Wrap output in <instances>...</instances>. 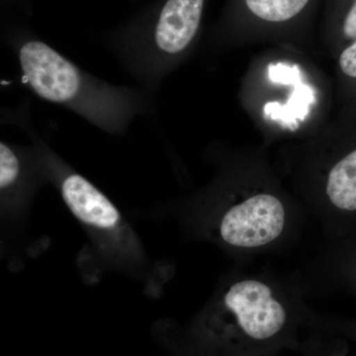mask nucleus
Wrapping results in <instances>:
<instances>
[{
	"label": "nucleus",
	"mask_w": 356,
	"mask_h": 356,
	"mask_svg": "<svg viewBox=\"0 0 356 356\" xmlns=\"http://www.w3.org/2000/svg\"><path fill=\"white\" fill-rule=\"evenodd\" d=\"M44 179L53 182L77 221L90 232L100 245L130 254L137 252V238L120 211L88 179L70 168L42 140H35Z\"/></svg>",
	"instance_id": "nucleus-5"
},
{
	"label": "nucleus",
	"mask_w": 356,
	"mask_h": 356,
	"mask_svg": "<svg viewBox=\"0 0 356 356\" xmlns=\"http://www.w3.org/2000/svg\"><path fill=\"white\" fill-rule=\"evenodd\" d=\"M309 327L327 337H339L356 343V318H343L329 314L318 313L312 309Z\"/></svg>",
	"instance_id": "nucleus-10"
},
{
	"label": "nucleus",
	"mask_w": 356,
	"mask_h": 356,
	"mask_svg": "<svg viewBox=\"0 0 356 356\" xmlns=\"http://www.w3.org/2000/svg\"><path fill=\"white\" fill-rule=\"evenodd\" d=\"M44 177L35 147L24 149L0 143V196L6 209L22 207L36 187L39 178Z\"/></svg>",
	"instance_id": "nucleus-7"
},
{
	"label": "nucleus",
	"mask_w": 356,
	"mask_h": 356,
	"mask_svg": "<svg viewBox=\"0 0 356 356\" xmlns=\"http://www.w3.org/2000/svg\"><path fill=\"white\" fill-rule=\"evenodd\" d=\"M320 278L356 299V232L327 241L317 261Z\"/></svg>",
	"instance_id": "nucleus-8"
},
{
	"label": "nucleus",
	"mask_w": 356,
	"mask_h": 356,
	"mask_svg": "<svg viewBox=\"0 0 356 356\" xmlns=\"http://www.w3.org/2000/svg\"><path fill=\"white\" fill-rule=\"evenodd\" d=\"M341 31H343V38L346 41L350 43L356 41V0H353L350 8L346 13Z\"/></svg>",
	"instance_id": "nucleus-12"
},
{
	"label": "nucleus",
	"mask_w": 356,
	"mask_h": 356,
	"mask_svg": "<svg viewBox=\"0 0 356 356\" xmlns=\"http://www.w3.org/2000/svg\"><path fill=\"white\" fill-rule=\"evenodd\" d=\"M309 283L299 273L235 269L187 324L170 327L165 343L172 356L301 355L312 331Z\"/></svg>",
	"instance_id": "nucleus-1"
},
{
	"label": "nucleus",
	"mask_w": 356,
	"mask_h": 356,
	"mask_svg": "<svg viewBox=\"0 0 356 356\" xmlns=\"http://www.w3.org/2000/svg\"><path fill=\"white\" fill-rule=\"evenodd\" d=\"M302 193L327 241L356 232V138L303 168Z\"/></svg>",
	"instance_id": "nucleus-6"
},
{
	"label": "nucleus",
	"mask_w": 356,
	"mask_h": 356,
	"mask_svg": "<svg viewBox=\"0 0 356 356\" xmlns=\"http://www.w3.org/2000/svg\"><path fill=\"white\" fill-rule=\"evenodd\" d=\"M348 348V341L339 337L313 334L309 339L301 356H343Z\"/></svg>",
	"instance_id": "nucleus-11"
},
{
	"label": "nucleus",
	"mask_w": 356,
	"mask_h": 356,
	"mask_svg": "<svg viewBox=\"0 0 356 356\" xmlns=\"http://www.w3.org/2000/svg\"><path fill=\"white\" fill-rule=\"evenodd\" d=\"M15 49L24 83L35 95L104 132L121 135L136 116L149 108L144 91L91 76L43 41L27 39Z\"/></svg>",
	"instance_id": "nucleus-3"
},
{
	"label": "nucleus",
	"mask_w": 356,
	"mask_h": 356,
	"mask_svg": "<svg viewBox=\"0 0 356 356\" xmlns=\"http://www.w3.org/2000/svg\"><path fill=\"white\" fill-rule=\"evenodd\" d=\"M203 7L204 0H166L149 31L118 47L117 55L137 81L156 88L172 60L195 38Z\"/></svg>",
	"instance_id": "nucleus-4"
},
{
	"label": "nucleus",
	"mask_w": 356,
	"mask_h": 356,
	"mask_svg": "<svg viewBox=\"0 0 356 356\" xmlns=\"http://www.w3.org/2000/svg\"><path fill=\"white\" fill-rule=\"evenodd\" d=\"M309 0H245L257 17L268 22H285L298 15Z\"/></svg>",
	"instance_id": "nucleus-9"
},
{
	"label": "nucleus",
	"mask_w": 356,
	"mask_h": 356,
	"mask_svg": "<svg viewBox=\"0 0 356 356\" xmlns=\"http://www.w3.org/2000/svg\"><path fill=\"white\" fill-rule=\"evenodd\" d=\"M181 222L194 238L214 243L243 266L289 248L306 221L261 165H241L186 204Z\"/></svg>",
	"instance_id": "nucleus-2"
}]
</instances>
